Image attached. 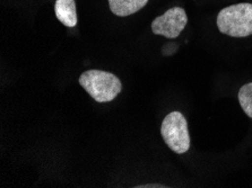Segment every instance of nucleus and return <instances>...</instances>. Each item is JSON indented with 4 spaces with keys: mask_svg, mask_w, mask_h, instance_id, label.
I'll list each match as a JSON object with an SVG mask.
<instances>
[{
    "mask_svg": "<svg viewBox=\"0 0 252 188\" xmlns=\"http://www.w3.org/2000/svg\"><path fill=\"white\" fill-rule=\"evenodd\" d=\"M79 85L97 103L112 102L122 89V83L116 75L97 69L83 72Z\"/></svg>",
    "mask_w": 252,
    "mask_h": 188,
    "instance_id": "nucleus-1",
    "label": "nucleus"
},
{
    "mask_svg": "<svg viewBox=\"0 0 252 188\" xmlns=\"http://www.w3.org/2000/svg\"><path fill=\"white\" fill-rule=\"evenodd\" d=\"M220 32L232 37L252 35V3H236L225 7L217 15Z\"/></svg>",
    "mask_w": 252,
    "mask_h": 188,
    "instance_id": "nucleus-2",
    "label": "nucleus"
},
{
    "mask_svg": "<svg viewBox=\"0 0 252 188\" xmlns=\"http://www.w3.org/2000/svg\"><path fill=\"white\" fill-rule=\"evenodd\" d=\"M161 134L170 150L178 155L186 153L190 149L188 122L180 112L166 115L161 125Z\"/></svg>",
    "mask_w": 252,
    "mask_h": 188,
    "instance_id": "nucleus-3",
    "label": "nucleus"
},
{
    "mask_svg": "<svg viewBox=\"0 0 252 188\" xmlns=\"http://www.w3.org/2000/svg\"><path fill=\"white\" fill-rule=\"evenodd\" d=\"M187 24H188V16L186 10L181 7H173L152 22V32L155 35L177 38L185 29Z\"/></svg>",
    "mask_w": 252,
    "mask_h": 188,
    "instance_id": "nucleus-4",
    "label": "nucleus"
},
{
    "mask_svg": "<svg viewBox=\"0 0 252 188\" xmlns=\"http://www.w3.org/2000/svg\"><path fill=\"white\" fill-rule=\"evenodd\" d=\"M56 16L58 21L67 27H75L77 25V11L75 0H56Z\"/></svg>",
    "mask_w": 252,
    "mask_h": 188,
    "instance_id": "nucleus-5",
    "label": "nucleus"
},
{
    "mask_svg": "<svg viewBox=\"0 0 252 188\" xmlns=\"http://www.w3.org/2000/svg\"><path fill=\"white\" fill-rule=\"evenodd\" d=\"M148 0H109V6L116 16L126 17L143 9Z\"/></svg>",
    "mask_w": 252,
    "mask_h": 188,
    "instance_id": "nucleus-6",
    "label": "nucleus"
},
{
    "mask_svg": "<svg viewBox=\"0 0 252 188\" xmlns=\"http://www.w3.org/2000/svg\"><path fill=\"white\" fill-rule=\"evenodd\" d=\"M238 97L244 113L252 118V82L241 87Z\"/></svg>",
    "mask_w": 252,
    "mask_h": 188,
    "instance_id": "nucleus-7",
    "label": "nucleus"
},
{
    "mask_svg": "<svg viewBox=\"0 0 252 188\" xmlns=\"http://www.w3.org/2000/svg\"><path fill=\"white\" fill-rule=\"evenodd\" d=\"M138 188H146V187H165V186H162V185H140V186H137Z\"/></svg>",
    "mask_w": 252,
    "mask_h": 188,
    "instance_id": "nucleus-8",
    "label": "nucleus"
}]
</instances>
